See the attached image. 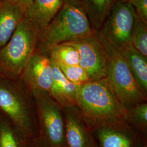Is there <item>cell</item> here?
Listing matches in <instances>:
<instances>
[{"instance_id":"1","label":"cell","mask_w":147,"mask_h":147,"mask_svg":"<svg viewBox=\"0 0 147 147\" xmlns=\"http://www.w3.org/2000/svg\"><path fill=\"white\" fill-rule=\"evenodd\" d=\"M76 104L84 118L92 121L125 119L126 115L106 78L76 85Z\"/></svg>"},{"instance_id":"2","label":"cell","mask_w":147,"mask_h":147,"mask_svg":"<svg viewBox=\"0 0 147 147\" xmlns=\"http://www.w3.org/2000/svg\"><path fill=\"white\" fill-rule=\"evenodd\" d=\"M94 31L82 6L64 1L56 16L39 31L38 49L44 51L51 45L73 42Z\"/></svg>"},{"instance_id":"3","label":"cell","mask_w":147,"mask_h":147,"mask_svg":"<svg viewBox=\"0 0 147 147\" xmlns=\"http://www.w3.org/2000/svg\"><path fill=\"white\" fill-rule=\"evenodd\" d=\"M39 30L24 17L9 40L0 48V73L21 75L37 49Z\"/></svg>"},{"instance_id":"4","label":"cell","mask_w":147,"mask_h":147,"mask_svg":"<svg viewBox=\"0 0 147 147\" xmlns=\"http://www.w3.org/2000/svg\"><path fill=\"white\" fill-rule=\"evenodd\" d=\"M98 36L104 43L108 55L106 78L121 103L127 109L147 101V93L138 84L121 51Z\"/></svg>"},{"instance_id":"5","label":"cell","mask_w":147,"mask_h":147,"mask_svg":"<svg viewBox=\"0 0 147 147\" xmlns=\"http://www.w3.org/2000/svg\"><path fill=\"white\" fill-rule=\"evenodd\" d=\"M31 93L44 146H66L63 108L47 92L34 90Z\"/></svg>"},{"instance_id":"6","label":"cell","mask_w":147,"mask_h":147,"mask_svg":"<svg viewBox=\"0 0 147 147\" xmlns=\"http://www.w3.org/2000/svg\"><path fill=\"white\" fill-rule=\"evenodd\" d=\"M136 15L129 1L117 0L98 34L121 51L131 45L132 31Z\"/></svg>"},{"instance_id":"7","label":"cell","mask_w":147,"mask_h":147,"mask_svg":"<svg viewBox=\"0 0 147 147\" xmlns=\"http://www.w3.org/2000/svg\"><path fill=\"white\" fill-rule=\"evenodd\" d=\"M84 119L98 147H142L145 144L142 145V136L124 118L104 121Z\"/></svg>"},{"instance_id":"8","label":"cell","mask_w":147,"mask_h":147,"mask_svg":"<svg viewBox=\"0 0 147 147\" xmlns=\"http://www.w3.org/2000/svg\"><path fill=\"white\" fill-rule=\"evenodd\" d=\"M0 110L21 133L32 134L36 123L29 100L20 90L3 81H0Z\"/></svg>"},{"instance_id":"9","label":"cell","mask_w":147,"mask_h":147,"mask_svg":"<svg viewBox=\"0 0 147 147\" xmlns=\"http://www.w3.org/2000/svg\"><path fill=\"white\" fill-rule=\"evenodd\" d=\"M67 43L78 50L79 65L88 74L90 81L106 77L108 55L97 32Z\"/></svg>"},{"instance_id":"10","label":"cell","mask_w":147,"mask_h":147,"mask_svg":"<svg viewBox=\"0 0 147 147\" xmlns=\"http://www.w3.org/2000/svg\"><path fill=\"white\" fill-rule=\"evenodd\" d=\"M20 76L31 92L49 93L53 84V70L47 53L36 49Z\"/></svg>"},{"instance_id":"11","label":"cell","mask_w":147,"mask_h":147,"mask_svg":"<svg viewBox=\"0 0 147 147\" xmlns=\"http://www.w3.org/2000/svg\"><path fill=\"white\" fill-rule=\"evenodd\" d=\"M65 138L68 147H95L96 143L77 106L63 108Z\"/></svg>"},{"instance_id":"12","label":"cell","mask_w":147,"mask_h":147,"mask_svg":"<svg viewBox=\"0 0 147 147\" xmlns=\"http://www.w3.org/2000/svg\"><path fill=\"white\" fill-rule=\"evenodd\" d=\"M64 2V0H32L24 17L40 31L56 16Z\"/></svg>"},{"instance_id":"13","label":"cell","mask_w":147,"mask_h":147,"mask_svg":"<svg viewBox=\"0 0 147 147\" xmlns=\"http://www.w3.org/2000/svg\"><path fill=\"white\" fill-rule=\"evenodd\" d=\"M51 61L53 84L49 94L62 108L76 106V85L65 78L57 63L52 59Z\"/></svg>"},{"instance_id":"14","label":"cell","mask_w":147,"mask_h":147,"mask_svg":"<svg viewBox=\"0 0 147 147\" xmlns=\"http://www.w3.org/2000/svg\"><path fill=\"white\" fill-rule=\"evenodd\" d=\"M20 7L7 0H0V48L9 40L25 16Z\"/></svg>"},{"instance_id":"15","label":"cell","mask_w":147,"mask_h":147,"mask_svg":"<svg viewBox=\"0 0 147 147\" xmlns=\"http://www.w3.org/2000/svg\"><path fill=\"white\" fill-rule=\"evenodd\" d=\"M133 76L142 90L147 94V57L131 45L121 51Z\"/></svg>"},{"instance_id":"16","label":"cell","mask_w":147,"mask_h":147,"mask_svg":"<svg viewBox=\"0 0 147 147\" xmlns=\"http://www.w3.org/2000/svg\"><path fill=\"white\" fill-rule=\"evenodd\" d=\"M116 0H81L92 28L98 31L109 15Z\"/></svg>"},{"instance_id":"17","label":"cell","mask_w":147,"mask_h":147,"mask_svg":"<svg viewBox=\"0 0 147 147\" xmlns=\"http://www.w3.org/2000/svg\"><path fill=\"white\" fill-rule=\"evenodd\" d=\"M42 51L47 53L56 63L68 65L79 64L80 56L78 50L67 42L51 45Z\"/></svg>"},{"instance_id":"18","label":"cell","mask_w":147,"mask_h":147,"mask_svg":"<svg viewBox=\"0 0 147 147\" xmlns=\"http://www.w3.org/2000/svg\"><path fill=\"white\" fill-rule=\"evenodd\" d=\"M125 120L141 136L147 132V102H143L126 109Z\"/></svg>"},{"instance_id":"19","label":"cell","mask_w":147,"mask_h":147,"mask_svg":"<svg viewBox=\"0 0 147 147\" xmlns=\"http://www.w3.org/2000/svg\"><path fill=\"white\" fill-rule=\"evenodd\" d=\"M131 45L147 57V24L137 16L132 31Z\"/></svg>"},{"instance_id":"20","label":"cell","mask_w":147,"mask_h":147,"mask_svg":"<svg viewBox=\"0 0 147 147\" xmlns=\"http://www.w3.org/2000/svg\"><path fill=\"white\" fill-rule=\"evenodd\" d=\"M56 63L65 78L74 84L79 85L90 81L88 74L79 64L68 65L62 63Z\"/></svg>"},{"instance_id":"21","label":"cell","mask_w":147,"mask_h":147,"mask_svg":"<svg viewBox=\"0 0 147 147\" xmlns=\"http://www.w3.org/2000/svg\"><path fill=\"white\" fill-rule=\"evenodd\" d=\"M0 147H21L15 132L9 124L0 119Z\"/></svg>"},{"instance_id":"22","label":"cell","mask_w":147,"mask_h":147,"mask_svg":"<svg viewBox=\"0 0 147 147\" xmlns=\"http://www.w3.org/2000/svg\"><path fill=\"white\" fill-rule=\"evenodd\" d=\"M137 16L147 24V0H129Z\"/></svg>"},{"instance_id":"23","label":"cell","mask_w":147,"mask_h":147,"mask_svg":"<svg viewBox=\"0 0 147 147\" xmlns=\"http://www.w3.org/2000/svg\"><path fill=\"white\" fill-rule=\"evenodd\" d=\"M7 1H11V2L19 5L26 11L27 8L31 4L32 0H7Z\"/></svg>"},{"instance_id":"24","label":"cell","mask_w":147,"mask_h":147,"mask_svg":"<svg viewBox=\"0 0 147 147\" xmlns=\"http://www.w3.org/2000/svg\"><path fill=\"white\" fill-rule=\"evenodd\" d=\"M64 1H68L70 2H71V3H75V4H78V5H82L81 0H64Z\"/></svg>"},{"instance_id":"25","label":"cell","mask_w":147,"mask_h":147,"mask_svg":"<svg viewBox=\"0 0 147 147\" xmlns=\"http://www.w3.org/2000/svg\"><path fill=\"white\" fill-rule=\"evenodd\" d=\"M142 147H147V144H146H146H144Z\"/></svg>"},{"instance_id":"26","label":"cell","mask_w":147,"mask_h":147,"mask_svg":"<svg viewBox=\"0 0 147 147\" xmlns=\"http://www.w3.org/2000/svg\"><path fill=\"white\" fill-rule=\"evenodd\" d=\"M117 0H116V1ZM122 1H129V0H122Z\"/></svg>"},{"instance_id":"27","label":"cell","mask_w":147,"mask_h":147,"mask_svg":"<svg viewBox=\"0 0 147 147\" xmlns=\"http://www.w3.org/2000/svg\"><path fill=\"white\" fill-rule=\"evenodd\" d=\"M95 147H98V146H97V144H96V146H95Z\"/></svg>"},{"instance_id":"28","label":"cell","mask_w":147,"mask_h":147,"mask_svg":"<svg viewBox=\"0 0 147 147\" xmlns=\"http://www.w3.org/2000/svg\"><path fill=\"white\" fill-rule=\"evenodd\" d=\"M67 147V146H65V147Z\"/></svg>"},{"instance_id":"29","label":"cell","mask_w":147,"mask_h":147,"mask_svg":"<svg viewBox=\"0 0 147 147\" xmlns=\"http://www.w3.org/2000/svg\"></svg>"}]
</instances>
